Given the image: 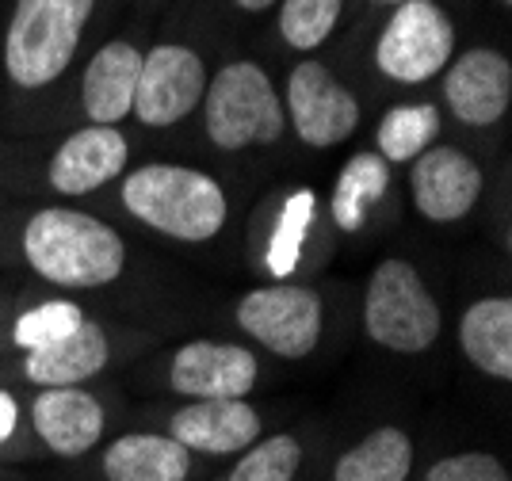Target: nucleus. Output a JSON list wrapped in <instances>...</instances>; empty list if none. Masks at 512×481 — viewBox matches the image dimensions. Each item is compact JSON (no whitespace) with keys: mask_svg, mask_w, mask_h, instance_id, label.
Returning a JSON list of instances; mask_svg holds the SVG:
<instances>
[{"mask_svg":"<svg viewBox=\"0 0 512 481\" xmlns=\"http://www.w3.org/2000/svg\"><path fill=\"white\" fill-rule=\"evenodd\" d=\"M203 126L207 138L218 149H253L272 146L287 115H283V100L276 96L272 77L256 62H230L214 73L203 92Z\"/></svg>","mask_w":512,"mask_h":481,"instance_id":"obj_4","label":"nucleus"},{"mask_svg":"<svg viewBox=\"0 0 512 481\" xmlns=\"http://www.w3.org/2000/svg\"><path fill=\"white\" fill-rule=\"evenodd\" d=\"M23 260L54 287L92 291L123 275L127 245L96 214L46 207L31 214L23 226Z\"/></svg>","mask_w":512,"mask_h":481,"instance_id":"obj_1","label":"nucleus"},{"mask_svg":"<svg viewBox=\"0 0 512 481\" xmlns=\"http://www.w3.org/2000/svg\"><path fill=\"white\" fill-rule=\"evenodd\" d=\"M31 424L54 455L81 459L104 436V405L81 386H43L31 401Z\"/></svg>","mask_w":512,"mask_h":481,"instance_id":"obj_14","label":"nucleus"},{"mask_svg":"<svg viewBox=\"0 0 512 481\" xmlns=\"http://www.w3.org/2000/svg\"><path fill=\"white\" fill-rule=\"evenodd\" d=\"M172 390L195 401L249 398L256 386V356L241 344L222 340H192L172 356Z\"/></svg>","mask_w":512,"mask_h":481,"instance_id":"obj_11","label":"nucleus"},{"mask_svg":"<svg viewBox=\"0 0 512 481\" xmlns=\"http://www.w3.org/2000/svg\"><path fill=\"white\" fill-rule=\"evenodd\" d=\"M107 359H111L107 333L96 321L85 317L81 329H73V333L54 340V344H43V348L27 352L23 375L31 378L35 386H81L85 378L104 371Z\"/></svg>","mask_w":512,"mask_h":481,"instance_id":"obj_17","label":"nucleus"},{"mask_svg":"<svg viewBox=\"0 0 512 481\" xmlns=\"http://www.w3.org/2000/svg\"><path fill=\"white\" fill-rule=\"evenodd\" d=\"M455 54V23L436 0H402L386 20L375 65L390 81L425 84L440 69H448Z\"/></svg>","mask_w":512,"mask_h":481,"instance_id":"obj_6","label":"nucleus"},{"mask_svg":"<svg viewBox=\"0 0 512 481\" xmlns=\"http://www.w3.org/2000/svg\"><path fill=\"white\" fill-rule=\"evenodd\" d=\"M130 161V146L123 130L115 126H81L77 134H69L58 153L50 157V188L58 195H92L96 188L111 184L115 176H123Z\"/></svg>","mask_w":512,"mask_h":481,"instance_id":"obj_13","label":"nucleus"},{"mask_svg":"<svg viewBox=\"0 0 512 481\" xmlns=\"http://www.w3.org/2000/svg\"><path fill=\"white\" fill-rule=\"evenodd\" d=\"M138 73H142V50L130 42L115 39L100 46L85 65L81 77V104L85 115L96 126L123 123L134 107V88H138Z\"/></svg>","mask_w":512,"mask_h":481,"instance_id":"obj_16","label":"nucleus"},{"mask_svg":"<svg viewBox=\"0 0 512 481\" xmlns=\"http://www.w3.org/2000/svg\"><path fill=\"white\" fill-rule=\"evenodd\" d=\"M96 0H16L4 69L20 88H46L73 65Z\"/></svg>","mask_w":512,"mask_h":481,"instance_id":"obj_3","label":"nucleus"},{"mask_svg":"<svg viewBox=\"0 0 512 481\" xmlns=\"http://www.w3.org/2000/svg\"><path fill=\"white\" fill-rule=\"evenodd\" d=\"M390 188V161L383 153H356L341 168L337 184H333V222L341 233H360L367 222V210L375 207Z\"/></svg>","mask_w":512,"mask_h":481,"instance_id":"obj_21","label":"nucleus"},{"mask_svg":"<svg viewBox=\"0 0 512 481\" xmlns=\"http://www.w3.org/2000/svg\"><path fill=\"white\" fill-rule=\"evenodd\" d=\"M203 92H207L203 58L188 46L161 42L150 54H142V73H138L130 115L142 126H157V130L176 126L203 104Z\"/></svg>","mask_w":512,"mask_h":481,"instance_id":"obj_8","label":"nucleus"},{"mask_svg":"<svg viewBox=\"0 0 512 481\" xmlns=\"http://www.w3.org/2000/svg\"><path fill=\"white\" fill-rule=\"evenodd\" d=\"M321 298L299 283L256 287L237 302V325L279 359H306L321 340Z\"/></svg>","mask_w":512,"mask_h":481,"instance_id":"obj_7","label":"nucleus"},{"mask_svg":"<svg viewBox=\"0 0 512 481\" xmlns=\"http://www.w3.org/2000/svg\"><path fill=\"white\" fill-rule=\"evenodd\" d=\"M344 0H279V35L291 50H318L341 20Z\"/></svg>","mask_w":512,"mask_h":481,"instance_id":"obj_23","label":"nucleus"},{"mask_svg":"<svg viewBox=\"0 0 512 481\" xmlns=\"http://www.w3.org/2000/svg\"><path fill=\"white\" fill-rule=\"evenodd\" d=\"M459 344L463 356L482 371V375L509 382L512 378V302L505 294L478 298L470 302L459 325Z\"/></svg>","mask_w":512,"mask_h":481,"instance_id":"obj_19","label":"nucleus"},{"mask_svg":"<svg viewBox=\"0 0 512 481\" xmlns=\"http://www.w3.org/2000/svg\"><path fill=\"white\" fill-rule=\"evenodd\" d=\"M234 4L241 8V12H268L276 0H234Z\"/></svg>","mask_w":512,"mask_h":481,"instance_id":"obj_29","label":"nucleus"},{"mask_svg":"<svg viewBox=\"0 0 512 481\" xmlns=\"http://www.w3.org/2000/svg\"><path fill=\"white\" fill-rule=\"evenodd\" d=\"M440 325V306L409 260L390 256L371 272L363 294V329L379 348L398 356H421L440 340Z\"/></svg>","mask_w":512,"mask_h":481,"instance_id":"obj_5","label":"nucleus"},{"mask_svg":"<svg viewBox=\"0 0 512 481\" xmlns=\"http://www.w3.org/2000/svg\"><path fill=\"white\" fill-rule=\"evenodd\" d=\"M107 481H188L192 451L161 432H130L104 451Z\"/></svg>","mask_w":512,"mask_h":481,"instance_id":"obj_18","label":"nucleus"},{"mask_svg":"<svg viewBox=\"0 0 512 481\" xmlns=\"http://www.w3.org/2000/svg\"><path fill=\"white\" fill-rule=\"evenodd\" d=\"M85 325V310L77 306V302H43V306H35V310H27V314L16 321V329H12V340L20 344L23 352H35V348H43V344H54V340H62L69 336L73 329H81Z\"/></svg>","mask_w":512,"mask_h":481,"instance_id":"obj_25","label":"nucleus"},{"mask_svg":"<svg viewBox=\"0 0 512 481\" xmlns=\"http://www.w3.org/2000/svg\"><path fill=\"white\" fill-rule=\"evenodd\" d=\"M409 188H413V207L421 210V218L448 226V222L467 218L474 203L482 199V168L463 149L428 146L425 153L413 157Z\"/></svg>","mask_w":512,"mask_h":481,"instance_id":"obj_10","label":"nucleus"},{"mask_svg":"<svg viewBox=\"0 0 512 481\" xmlns=\"http://www.w3.org/2000/svg\"><path fill=\"white\" fill-rule=\"evenodd\" d=\"M287 123L295 126L299 142L314 149L341 146L360 126V100L321 62H306L291 69L287 81Z\"/></svg>","mask_w":512,"mask_h":481,"instance_id":"obj_9","label":"nucleus"},{"mask_svg":"<svg viewBox=\"0 0 512 481\" xmlns=\"http://www.w3.org/2000/svg\"><path fill=\"white\" fill-rule=\"evenodd\" d=\"M379 4H402V0H379Z\"/></svg>","mask_w":512,"mask_h":481,"instance_id":"obj_30","label":"nucleus"},{"mask_svg":"<svg viewBox=\"0 0 512 481\" xmlns=\"http://www.w3.org/2000/svg\"><path fill=\"white\" fill-rule=\"evenodd\" d=\"M444 100L451 115L467 126H493L497 119H505L512 104L509 58L490 46H474L467 54H459V62H448Z\"/></svg>","mask_w":512,"mask_h":481,"instance_id":"obj_12","label":"nucleus"},{"mask_svg":"<svg viewBox=\"0 0 512 481\" xmlns=\"http://www.w3.org/2000/svg\"><path fill=\"white\" fill-rule=\"evenodd\" d=\"M16 424H20V405L8 390H0V447L16 436Z\"/></svg>","mask_w":512,"mask_h":481,"instance_id":"obj_28","label":"nucleus"},{"mask_svg":"<svg viewBox=\"0 0 512 481\" xmlns=\"http://www.w3.org/2000/svg\"><path fill=\"white\" fill-rule=\"evenodd\" d=\"M425 481H512L505 462L486 455V451H463L448 459L432 462Z\"/></svg>","mask_w":512,"mask_h":481,"instance_id":"obj_27","label":"nucleus"},{"mask_svg":"<svg viewBox=\"0 0 512 481\" xmlns=\"http://www.w3.org/2000/svg\"><path fill=\"white\" fill-rule=\"evenodd\" d=\"M302 466V443L291 432H276L241 451L226 481H295Z\"/></svg>","mask_w":512,"mask_h":481,"instance_id":"obj_24","label":"nucleus"},{"mask_svg":"<svg viewBox=\"0 0 512 481\" xmlns=\"http://www.w3.org/2000/svg\"><path fill=\"white\" fill-rule=\"evenodd\" d=\"M123 207L142 226L188 245L214 241L230 218L222 184L188 165L134 168L123 180Z\"/></svg>","mask_w":512,"mask_h":481,"instance_id":"obj_2","label":"nucleus"},{"mask_svg":"<svg viewBox=\"0 0 512 481\" xmlns=\"http://www.w3.org/2000/svg\"><path fill=\"white\" fill-rule=\"evenodd\" d=\"M260 413L245 398L230 401H192L172 413L169 436L199 455H241L260 440Z\"/></svg>","mask_w":512,"mask_h":481,"instance_id":"obj_15","label":"nucleus"},{"mask_svg":"<svg viewBox=\"0 0 512 481\" xmlns=\"http://www.w3.org/2000/svg\"><path fill=\"white\" fill-rule=\"evenodd\" d=\"M310 210H314L310 191H306V195H295V199L283 207L279 230L272 233V249H268V268H272L276 275H287L291 268H295L302 233H306V226H310Z\"/></svg>","mask_w":512,"mask_h":481,"instance_id":"obj_26","label":"nucleus"},{"mask_svg":"<svg viewBox=\"0 0 512 481\" xmlns=\"http://www.w3.org/2000/svg\"><path fill=\"white\" fill-rule=\"evenodd\" d=\"M379 153L390 165L413 161L417 153H425L436 138H440V111L432 104H409V107H390L379 119Z\"/></svg>","mask_w":512,"mask_h":481,"instance_id":"obj_22","label":"nucleus"},{"mask_svg":"<svg viewBox=\"0 0 512 481\" xmlns=\"http://www.w3.org/2000/svg\"><path fill=\"white\" fill-rule=\"evenodd\" d=\"M409 470H413V443L402 428L386 424L344 451L333 466V481H406Z\"/></svg>","mask_w":512,"mask_h":481,"instance_id":"obj_20","label":"nucleus"},{"mask_svg":"<svg viewBox=\"0 0 512 481\" xmlns=\"http://www.w3.org/2000/svg\"><path fill=\"white\" fill-rule=\"evenodd\" d=\"M505 4H509V0H505Z\"/></svg>","mask_w":512,"mask_h":481,"instance_id":"obj_31","label":"nucleus"}]
</instances>
